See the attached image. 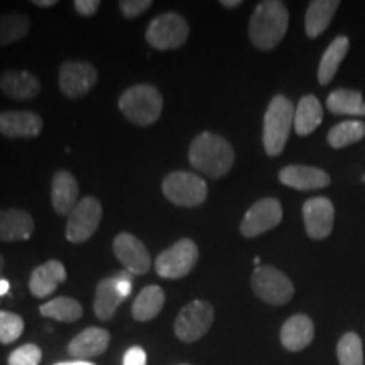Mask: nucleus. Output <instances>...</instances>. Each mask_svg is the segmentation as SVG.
<instances>
[{"label": "nucleus", "mask_w": 365, "mask_h": 365, "mask_svg": "<svg viewBox=\"0 0 365 365\" xmlns=\"http://www.w3.org/2000/svg\"><path fill=\"white\" fill-rule=\"evenodd\" d=\"M190 164L203 175L213 180L225 176L232 170L235 153L230 143L213 132H203L196 135L188 150Z\"/></svg>", "instance_id": "nucleus-1"}, {"label": "nucleus", "mask_w": 365, "mask_h": 365, "mask_svg": "<svg viewBox=\"0 0 365 365\" xmlns=\"http://www.w3.org/2000/svg\"><path fill=\"white\" fill-rule=\"evenodd\" d=\"M289 12L279 0H266L257 4L249 22V38L261 51H271L284 38Z\"/></svg>", "instance_id": "nucleus-2"}, {"label": "nucleus", "mask_w": 365, "mask_h": 365, "mask_svg": "<svg viewBox=\"0 0 365 365\" xmlns=\"http://www.w3.org/2000/svg\"><path fill=\"white\" fill-rule=\"evenodd\" d=\"M118 108L134 125L148 127L159 120L163 112V95L156 86L140 83L127 88L118 98Z\"/></svg>", "instance_id": "nucleus-3"}, {"label": "nucleus", "mask_w": 365, "mask_h": 365, "mask_svg": "<svg viewBox=\"0 0 365 365\" xmlns=\"http://www.w3.org/2000/svg\"><path fill=\"white\" fill-rule=\"evenodd\" d=\"M294 105L284 95H276L264 115L262 143L269 156H279L294 127Z\"/></svg>", "instance_id": "nucleus-4"}, {"label": "nucleus", "mask_w": 365, "mask_h": 365, "mask_svg": "<svg viewBox=\"0 0 365 365\" xmlns=\"http://www.w3.org/2000/svg\"><path fill=\"white\" fill-rule=\"evenodd\" d=\"M163 193L176 207L195 208L205 203L208 186L203 178L195 173L175 171L163 180Z\"/></svg>", "instance_id": "nucleus-5"}, {"label": "nucleus", "mask_w": 365, "mask_h": 365, "mask_svg": "<svg viewBox=\"0 0 365 365\" xmlns=\"http://www.w3.org/2000/svg\"><path fill=\"white\" fill-rule=\"evenodd\" d=\"M190 26L176 12H166L154 17L145 31V39L158 51L178 49L188 41Z\"/></svg>", "instance_id": "nucleus-6"}, {"label": "nucleus", "mask_w": 365, "mask_h": 365, "mask_svg": "<svg viewBox=\"0 0 365 365\" xmlns=\"http://www.w3.org/2000/svg\"><path fill=\"white\" fill-rule=\"evenodd\" d=\"M252 291L264 303L281 307L294 296V286L284 272L274 266H259L252 272Z\"/></svg>", "instance_id": "nucleus-7"}, {"label": "nucleus", "mask_w": 365, "mask_h": 365, "mask_svg": "<svg viewBox=\"0 0 365 365\" xmlns=\"http://www.w3.org/2000/svg\"><path fill=\"white\" fill-rule=\"evenodd\" d=\"M215 309L208 301H191L181 309L175 322L176 336L185 344H193L207 335L213 325Z\"/></svg>", "instance_id": "nucleus-8"}, {"label": "nucleus", "mask_w": 365, "mask_h": 365, "mask_svg": "<svg viewBox=\"0 0 365 365\" xmlns=\"http://www.w3.org/2000/svg\"><path fill=\"white\" fill-rule=\"evenodd\" d=\"M200 252L191 239H181L158 255L154 269L164 279H180L193 271Z\"/></svg>", "instance_id": "nucleus-9"}, {"label": "nucleus", "mask_w": 365, "mask_h": 365, "mask_svg": "<svg viewBox=\"0 0 365 365\" xmlns=\"http://www.w3.org/2000/svg\"><path fill=\"white\" fill-rule=\"evenodd\" d=\"M100 220H102V205L93 196H86L80 200L68 215L66 239L71 244H83L97 232Z\"/></svg>", "instance_id": "nucleus-10"}, {"label": "nucleus", "mask_w": 365, "mask_h": 365, "mask_svg": "<svg viewBox=\"0 0 365 365\" xmlns=\"http://www.w3.org/2000/svg\"><path fill=\"white\" fill-rule=\"evenodd\" d=\"M282 220L281 202L276 198H262L255 202L244 215L240 223L242 235L247 239H254L266 232L272 230L279 225Z\"/></svg>", "instance_id": "nucleus-11"}, {"label": "nucleus", "mask_w": 365, "mask_h": 365, "mask_svg": "<svg viewBox=\"0 0 365 365\" xmlns=\"http://www.w3.org/2000/svg\"><path fill=\"white\" fill-rule=\"evenodd\" d=\"M98 80L97 68L90 63L66 61L59 68V90L68 98H81L93 88Z\"/></svg>", "instance_id": "nucleus-12"}, {"label": "nucleus", "mask_w": 365, "mask_h": 365, "mask_svg": "<svg viewBox=\"0 0 365 365\" xmlns=\"http://www.w3.org/2000/svg\"><path fill=\"white\" fill-rule=\"evenodd\" d=\"M303 220L309 239L325 240L335 223V207L331 200L327 196L307 200L303 205Z\"/></svg>", "instance_id": "nucleus-13"}, {"label": "nucleus", "mask_w": 365, "mask_h": 365, "mask_svg": "<svg viewBox=\"0 0 365 365\" xmlns=\"http://www.w3.org/2000/svg\"><path fill=\"white\" fill-rule=\"evenodd\" d=\"M113 254L124 264L125 271L143 276L150 269V255L144 244L132 234H118L113 239Z\"/></svg>", "instance_id": "nucleus-14"}, {"label": "nucleus", "mask_w": 365, "mask_h": 365, "mask_svg": "<svg viewBox=\"0 0 365 365\" xmlns=\"http://www.w3.org/2000/svg\"><path fill=\"white\" fill-rule=\"evenodd\" d=\"M43 130V118L31 110L0 112V134L9 139L38 137Z\"/></svg>", "instance_id": "nucleus-15"}, {"label": "nucleus", "mask_w": 365, "mask_h": 365, "mask_svg": "<svg viewBox=\"0 0 365 365\" xmlns=\"http://www.w3.org/2000/svg\"><path fill=\"white\" fill-rule=\"evenodd\" d=\"M110 344V331L103 328L90 327L75 336L68 345V354L73 359L85 360L102 355Z\"/></svg>", "instance_id": "nucleus-16"}, {"label": "nucleus", "mask_w": 365, "mask_h": 365, "mask_svg": "<svg viewBox=\"0 0 365 365\" xmlns=\"http://www.w3.org/2000/svg\"><path fill=\"white\" fill-rule=\"evenodd\" d=\"M279 181L289 188L299 191L322 190L330 185V176L319 168L312 166H286L279 171Z\"/></svg>", "instance_id": "nucleus-17"}, {"label": "nucleus", "mask_w": 365, "mask_h": 365, "mask_svg": "<svg viewBox=\"0 0 365 365\" xmlns=\"http://www.w3.org/2000/svg\"><path fill=\"white\" fill-rule=\"evenodd\" d=\"M34 227V218L26 210H0V242L29 240Z\"/></svg>", "instance_id": "nucleus-18"}, {"label": "nucleus", "mask_w": 365, "mask_h": 365, "mask_svg": "<svg viewBox=\"0 0 365 365\" xmlns=\"http://www.w3.org/2000/svg\"><path fill=\"white\" fill-rule=\"evenodd\" d=\"M51 202L58 215H70L78 205V182L70 171L54 173L51 182Z\"/></svg>", "instance_id": "nucleus-19"}, {"label": "nucleus", "mask_w": 365, "mask_h": 365, "mask_svg": "<svg viewBox=\"0 0 365 365\" xmlns=\"http://www.w3.org/2000/svg\"><path fill=\"white\" fill-rule=\"evenodd\" d=\"M0 90L14 100L36 98L41 91V81L36 75L24 70H7L0 76Z\"/></svg>", "instance_id": "nucleus-20"}, {"label": "nucleus", "mask_w": 365, "mask_h": 365, "mask_svg": "<svg viewBox=\"0 0 365 365\" xmlns=\"http://www.w3.org/2000/svg\"><path fill=\"white\" fill-rule=\"evenodd\" d=\"M281 344L289 352H301L314 339V325L307 314H294L287 318L281 328Z\"/></svg>", "instance_id": "nucleus-21"}, {"label": "nucleus", "mask_w": 365, "mask_h": 365, "mask_svg": "<svg viewBox=\"0 0 365 365\" xmlns=\"http://www.w3.org/2000/svg\"><path fill=\"white\" fill-rule=\"evenodd\" d=\"M66 281V269L59 261L41 264L29 277V289L36 298H48L59 284Z\"/></svg>", "instance_id": "nucleus-22"}, {"label": "nucleus", "mask_w": 365, "mask_h": 365, "mask_svg": "<svg viewBox=\"0 0 365 365\" xmlns=\"http://www.w3.org/2000/svg\"><path fill=\"white\" fill-rule=\"evenodd\" d=\"M339 7V0H313L309 2L307 19H304V29H307L308 38L314 39L325 33Z\"/></svg>", "instance_id": "nucleus-23"}, {"label": "nucleus", "mask_w": 365, "mask_h": 365, "mask_svg": "<svg viewBox=\"0 0 365 365\" xmlns=\"http://www.w3.org/2000/svg\"><path fill=\"white\" fill-rule=\"evenodd\" d=\"M323 122V107L314 95H304L294 110V130L298 135H309Z\"/></svg>", "instance_id": "nucleus-24"}, {"label": "nucleus", "mask_w": 365, "mask_h": 365, "mask_svg": "<svg viewBox=\"0 0 365 365\" xmlns=\"http://www.w3.org/2000/svg\"><path fill=\"white\" fill-rule=\"evenodd\" d=\"M122 301H125L122 298V294L118 293L117 287V277H105L98 282L97 286V293H95V301H93V312L97 314L98 319H110L113 314H115L117 308L120 307Z\"/></svg>", "instance_id": "nucleus-25"}, {"label": "nucleus", "mask_w": 365, "mask_h": 365, "mask_svg": "<svg viewBox=\"0 0 365 365\" xmlns=\"http://www.w3.org/2000/svg\"><path fill=\"white\" fill-rule=\"evenodd\" d=\"M350 48V41L346 36H339L330 43L327 48V51L323 53L322 61L318 66V81L322 85H328L333 80V76L336 75L339 68L346 56Z\"/></svg>", "instance_id": "nucleus-26"}, {"label": "nucleus", "mask_w": 365, "mask_h": 365, "mask_svg": "<svg viewBox=\"0 0 365 365\" xmlns=\"http://www.w3.org/2000/svg\"><path fill=\"white\" fill-rule=\"evenodd\" d=\"M164 291L159 286H148L137 294L134 301V307H132V317L137 322H150L153 318H156L164 307Z\"/></svg>", "instance_id": "nucleus-27"}, {"label": "nucleus", "mask_w": 365, "mask_h": 365, "mask_svg": "<svg viewBox=\"0 0 365 365\" xmlns=\"http://www.w3.org/2000/svg\"><path fill=\"white\" fill-rule=\"evenodd\" d=\"M327 108L335 115H365V102L357 90L340 88L327 98Z\"/></svg>", "instance_id": "nucleus-28"}, {"label": "nucleus", "mask_w": 365, "mask_h": 365, "mask_svg": "<svg viewBox=\"0 0 365 365\" xmlns=\"http://www.w3.org/2000/svg\"><path fill=\"white\" fill-rule=\"evenodd\" d=\"M31 29V17L21 12L0 16V49L24 39Z\"/></svg>", "instance_id": "nucleus-29"}, {"label": "nucleus", "mask_w": 365, "mask_h": 365, "mask_svg": "<svg viewBox=\"0 0 365 365\" xmlns=\"http://www.w3.org/2000/svg\"><path fill=\"white\" fill-rule=\"evenodd\" d=\"M39 313L46 318L73 323L78 322V319L83 317V307H81L76 299L66 298V296H59V298H54L51 301H48V303L41 304Z\"/></svg>", "instance_id": "nucleus-30"}, {"label": "nucleus", "mask_w": 365, "mask_h": 365, "mask_svg": "<svg viewBox=\"0 0 365 365\" xmlns=\"http://www.w3.org/2000/svg\"><path fill=\"white\" fill-rule=\"evenodd\" d=\"M365 135V124L362 120H344L333 125L328 132L327 140L333 149H341L359 143Z\"/></svg>", "instance_id": "nucleus-31"}, {"label": "nucleus", "mask_w": 365, "mask_h": 365, "mask_svg": "<svg viewBox=\"0 0 365 365\" xmlns=\"http://www.w3.org/2000/svg\"><path fill=\"white\" fill-rule=\"evenodd\" d=\"M336 357L340 365H364L362 340L355 331H346L336 345Z\"/></svg>", "instance_id": "nucleus-32"}, {"label": "nucleus", "mask_w": 365, "mask_h": 365, "mask_svg": "<svg viewBox=\"0 0 365 365\" xmlns=\"http://www.w3.org/2000/svg\"><path fill=\"white\" fill-rule=\"evenodd\" d=\"M24 333V319L11 312H0V344L9 345Z\"/></svg>", "instance_id": "nucleus-33"}, {"label": "nucleus", "mask_w": 365, "mask_h": 365, "mask_svg": "<svg viewBox=\"0 0 365 365\" xmlns=\"http://www.w3.org/2000/svg\"><path fill=\"white\" fill-rule=\"evenodd\" d=\"M41 359H43V352L38 345L26 344L16 349L9 355L7 364L9 365H39Z\"/></svg>", "instance_id": "nucleus-34"}, {"label": "nucleus", "mask_w": 365, "mask_h": 365, "mask_svg": "<svg viewBox=\"0 0 365 365\" xmlns=\"http://www.w3.org/2000/svg\"><path fill=\"white\" fill-rule=\"evenodd\" d=\"M118 7L127 19H134L148 11L149 7H153V2L150 0H122L118 2Z\"/></svg>", "instance_id": "nucleus-35"}, {"label": "nucleus", "mask_w": 365, "mask_h": 365, "mask_svg": "<svg viewBox=\"0 0 365 365\" xmlns=\"http://www.w3.org/2000/svg\"><path fill=\"white\" fill-rule=\"evenodd\" d=\"M124 365H148V354L143 346H130L124 355Z\"/></svg>", "instance_id": "nucleus-36"}, {"label": "nucleus", "mask_w": 365, "mask_h": 365, "mask_svg": "<svg viewBox=\"0 0 365 365\" xmlns=\"http://www.w3.org/2000/svg\"><path fill=\"white\" fill-rule=\"evenodd\" d=\"M134 274H130L129 271L124 272H118L117 274V287H118V293L122 294V298L127 299L132 293V286H134Z\"/></svg>", "instance_id": "nucleus-37"}, {"label": "nucleus", "mask_w": 365, "mask_h": 365, "mask_svg": "<svg viewBox=\"0 0 365 365\" xmlns=\"http://www.w3.org/2000/svg\"><path fill=\"white\" fill-rule=\"evenodd\" d=\"M98 7H100L98 0H76L75 2L76 12H78L80 16H85V17L93 16V14L98 11Z\"/></svg>", "instance_id": "nucleus-38"}, {"label": "nucleus", "mask_w": 365, "mask_h": 365, "mask_svg": "<svg viewBox=\"0 0 365 365\" xmlns=\"http://www.w3.org/2000/svg\"><path fill=\"white\" fill-rule=\"evenodd\" d=\"M33 4L36 7H43V9H48V7H53L56 6V0H33Z\"/></svg>", "instance_id": "nucleus-39"}, {"label": "nucleus", "mask_w": 365, "mask_h": 365, "mask_svg": "<svg viewBox=\"0 0 365 365\" xmlns=\"http://www.w3.org/2000/svg\"><path fill=\"white\" fill-rule=\"evenodd\" d=\"M9 289H11V282L7 279H0V296H6L9 293Z\"/></svg>", "instance_id": "nucleus-40"}, {"label": "nucleus", "mask_w": 365, "mask_h": 365, "mask_svg": "<svg viewBox=\"0 0 365 365\" xmlns=\"http://www.w3.org/2000/svg\"><path fill=\"white\" fill-rule=\"evenodd\" d=\"M220 4H222L223 7H227V9H235V7L242 6V2H240V0H222Z\"/></svg>", "instance_id": "nucleus-41"}, {"label": "nucleus", "mask_w": 365, "mask_h": 365, "mask_svg": "<svg viewBox=\"0 0 365 365\" xmlns=\"http://www.w3.org/2000/svg\"><path fill=\"white\" fill-rule=\"evenodd\" d=\"M56 365H93L91 362H85V360H75V362H63Z\"/></svg>", "instance_id": "nucleus-42"}, {"label": "nucleus", "mask_w": 365, "mask_h": 365, "mask_svg": "<svg viewBox=\"0 0 365 365\" xmlns=\"http://www.w3.org/2000/svg\"><path fill=\"white\" fill-rule=\"evenodd\" d=\"M4 267H6V259H4V255L0 254V279H2V272H4Z\"/></svg>", "instance_id": "nucleus-43"}, {"label": "nucleus", "mask_w": 365, "mask_h": 365, "mask_svg": "<svg viewBox=\"0 0 365 365\" xmlns=\"http://www.w3.org/2000/svg\"><path fill=\"white\" fill-rule=\"evenodd\" d=\"M254 264L259 267V264H261V257H255V259H254Z\"/></svg>", "instance_id": "nucleus-44"}, {"label": "nucleus", "mask_w": 365, "mask_h": 365, "mask_svg": "<svg viewBox=\"0 0 365 365\" xmlns=\"http://www.w3.org/2000/svg\"><path fill=\"white\" fill-rule=\"evenodd\" d=\"M362 181H364V182H365V175H364V176H362Z\"/></svg>", "instance_id": "nucleus-45"}, {"label": "nucleus", "mask_w": 365, "mask_h": 365, "mask_svg": "<svg viewBox=\"0 0 365 365\" xmlns=\"http://www.w3.org/2000/svg\"><path fill=\"white\" fill-rule=\"evenodd\" d=\"M182 365H188V364H182Z\"/></svg>", "instance_id": "nucleus-46"}]
</instances>
